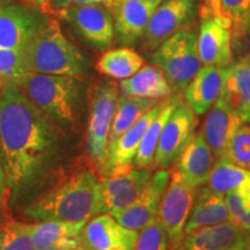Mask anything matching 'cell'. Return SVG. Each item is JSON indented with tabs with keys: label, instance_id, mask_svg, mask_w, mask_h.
I'll use <instances>...</instances> for the list:
<instances>
[{
	"label": "cell",
	"instance_id": "31",
	"mask_svg": "<svg viewBox=\"0 0 250 250\" xmlns=\"http://www.w3.org/2000/svg\"><path fill=\"white\" fill-rule=\"evenodd\" d=\"M220 12L230 22L232 37L241 39L247 35L250 0H220Z\"/></svg>",
	"mask_w": 250,
	"mask_h": 250
},
{
	"label": "cell",
	"instance_id": "18",
	"mask_svg": "<svg viewBox=\"0 0 250 250\" xmlns=\"http://www.w3.org/2000/svg\"><path fill=\"white\" fill-rule=\"evenodd\" d=\"M226 68L202 66L184 92V100L195 115H204L220 98Z\"/></svg>",
	"mask_w": 250,
	"mask_h": 250
},
{
	"label": "cell",
	"instance_id": "13",
	"mask_svg": "<svg viewBox=\"0 0 250 250\" xmlns=\"http://www.w3.org/2000/svg\"><path fill=\"white\" fill-rule=\"evenodd\" d=\"M138 230L121 225L110 214L101 213L87 221L80 233L81 246L89 250H134Z\"/></svg>",
	"mask_w": 250,
	"mask_h": 250
},
{
	"label": "cell",
	"instance_id": "15",
	"mask_svg": "<svg viewBox=\"0 0 250 250\" xmlns=\"http://www.w3.org/2000/svg\"><path fill=\"white\" fill-rule=\"evenodd\" d=\"M159 4L148 0H116L110 11L114 18V34L118 42L132 45L142 39Z\"/></svg>",
	"mask_w": 250,
	"mask_h": 250
},
{
	"label": "cell",
	"instance_id": "33",
	"mask_svg": "<svg viewBox=\"0 0 250 250\" xmlns=\"http://www.w3.org/2000/svg\"><path fill=\"white\" fill-rule=\"evenodd\" d=\"M24 73L23 49L0 50V80L2 83H17Z\"/></svg>",
	"mask_w": 250,
	"mask_h": 250
},
{
	"label": "cell",
	"instance_id": "5",
	"mask_svg": "<svg viewBox=\"0 0 250 250\" xmlns=\"http://www.w3.org/2000/svg\"><path fill=\"white\" fill-rule=\"evenodd\" d=\"M151 59L165 74L171 89L183 92L202 67L196 31L186 28L176 31L155 49Z\"/></svg>",
	"mask_w": 250,
	"mask_h": 250
},
{
	"label": "cell",
	"instance_id": "37",
	"mask_svg": "<svg viewBox=\"0 0 250 250\" xmlns=\"http://www.w3.org/2000/svg\"><path fill=\"white\" fill-rule=\"evenodd\" d=\"M228 250H250L249 247V232L243 234V235L237 240L234 246L230 247Z\"/></svg>",
	"mask_w": 250,
	"mask_h": 250
},
{
	"label": "cell",
	"instance_id": "23",
	"mask_svg": "<svg viewBox=\"0 0 250 250\" xmlns=\"http://www.w3.org/2000/svg\"><path fill=\"white\" fill-rule=\"evenodd\" d=\"M241 124L242 121L228 110L219 100L208 110L202 133L218 161L224 160L228 140Z\"/></svg>",
	"mask_w": 250,
	"mask_h": 250
},
{
	"label": "cell",
	"instance_id": "26",
	"mask_svg": "<svg viewBox=\"0 0 250 250\" xmlns=\"http://www.w3.org/2000/svg\"><path fill=\"white\" fill-rule=\"evenodd\" d=\"M158 103L159 100L118 95L116 109L109 131V143L116 140Z\"/></svg>",
	"mask_w": 250,
	"mask_h": 250
},
{
	"label": "cell",
	"instance_id": "44",
	"mask_svg": "<svg viewBox=\"0 0 250 250\" xmlns=\"http://www.w3.org/2000/svg\"><path fill=\"white\" fill-rule=\"evenodd\" d=\"M2 83H2V81L0 80V89H1V86H2Z\"/></svg>",
	"mask_w": 250,
	"mask_h": 250
},
{
	"label": "cell",
	"instance_id": "29",
	"mask_svg": "<svg viewBox=\"0 0 250 250\" xmlns=\"http://www.w3.org/2000/svg\"><path fill=\"white\" fill-rule=\"evenodd\" d=\"M224 160L250 170V124L242 123L228 140Z\"/></svg>",
	"mask_w": 250,
	"mask_h": 250
},
{
	"label": "cell",
	"instance_id": "9",
	"mask_svg": "<svg viewBox=\"0 0 250 250\" xmlns=\"http://www.w3.org/2000/svg\"><path fill=\"white\" fill-rule=\"evenodd\" d=\"M197 48L202 66L225 67L233 64L230 22L223 15H215L204 8Z\"/></svg>",
	"mask_w": 250,
	"mask_h": 250
},
{
	"label": "cell",
	"instance_id": "34",
	"mask_svg": "<svg viewBox=\"0 0 250 250\" xmlns=\"http://www.w3.org/2000/svg\"><path fill=\"white\" fill-rule=\"evenodd\" d=\"M116 0H49L43 6V11H48L50 13L57 15L65 9L72 6H85V5H104L110 9Z\"/></svg>",
	"mask_w": 250,
	"mask_h": 250
},
{
	"label": "cell",
	"instance_id": "21",
	"mask_svg": "<svg viewBox=\"0 0 250 250\" xmlns=\"http://www.w3.org/2000/svg\"><path fill=\"white\" fill-rule=\"evenodd\" d=\"M85 224L67 221H39L31 225L30 235L34 250L58 248L61 250H76L81 246L80 233Z\"/></svg>",
	"mask_w": 250,
	"mask_h": 250
},
{
	"label": "cell",
	"instance_id": "14",
	"mask_svg": "<svg viewBox=\"0 0 250 250\" xmlns=\"http://www.w3.org/2000/svg\"><path fill=\"white\" fill-rule=\"evenodd\" d=\"M169 179L170 174L167 169H160L152 174L139 198L129 208L111 217L130 229H143L153 218L158 215L159 206L169 183Z\"/></svg>",
	"mask_w": 250,
	"mask_h": 250
},
{
	"label": "cell",
	"instance_id": "32",
	"mask_svg": "<svg viewBox=\"0 0 250 250\" xmlns=\"http://www.w3.org/2000/svg\"><path fill=\"white\" fill-rule=\"evenodd\" d=\"M168 237L158 215L140 229L134 250H168Z\"/></svg>",
	"mask_w": 250,
	"mask_h": 250
},
{
	"label": "cell",
	"instance_id": "3",
	"mask_svg": "<svg viewBox=\"0 0 250 250\" xmlns=\"http://www.w3.org/2000/svg\"><path fill=\"white\" fill-rule=\"evenodd\" d=\"M26 73L80 77L88 68L85 55L62 34L56 19H48L23 49Z\"/></svg>",
	"mask_w": 250,
	"mask_h": 250
},
{
	"label": "cell",
	"instance_id": "8",
	"mask_svg": "<svg viewBox=\"0 0 250 250\" xmlns=\"http://www.w3.org/2000/svg\"><path fill=\"white\" fill-rule=\"evenodd\" d=\"M196 125L195 112L187 103L177 102L161 131L152 167L167 169L173 166L195 134Z\"/></svg>",
	"mask_w": 250,
	"mask_h": 250
},
{
	"label": "cell",
	"instance_id": "27",
	"mask_svg": "<svg viewBox=\"0 0 250 250\" xmlns=\"http://www.w3.org/2000/svg\"><path fill=\"white\" fill-rule=\"evenodd\" d=\"M145 65L138 52L130 48L112 49L104 52L96 64V70L112 79L124 80L132 77Z\"/></svg>",
	"mask_w": 250,
	"mask_h": 250
},
{
	"label": "cell",
	"instance_id": "41",
	"mask_svg": "<svg viewBox=\"0 0 250 250\" xmlns=\"http://www.w3.org/2000/svg\"><path fill=\"white\" fill-rule=\"evenodd\" d=\"M76 250H89V249H87V248H85V247L80 246V247H79V248H77Z\"/></svg>",
	"mask_w": 250,
	"mask_h": 250
},
{
	"label": "cell",
	"instance_id": "43",
	"mask_svg": "<svg viewBox=\"0 0 250 250\" xmlns=\"http://www.w3.org/2000/svg\"><path fill=\"white\" fill-rule=\"evenodd\" d=\"M148 1H155V2H161L162 0H148Z\"/></svg>",
	"mask_w": 250,
	"mask_h": 250
},
{
	"label": "cell",
	"instance_id": "1",
	"mask_svg": "<svg viewBox=\"0 0 250 250\" xmlns=\"http://www.w3.org/2000/svg\"><path fill=\"white\" fill-rule=\"evenodd\" d=\"M48 116L15 83L0 89V160L9 189L18 192L35 180L55 145Z\"/></svg>",
	"mask_w": 250,
	"mask_h": 250
},
{
	"label": "cell",
	"instance_id": "4",
	"mask_svg": "<svg viewBox=\"0 0 250 250\" xmlns=\"http://www.w3.org/2000/svg\"><path fill=\"white\" fill-rule=\"evenodd\" d=\"M18 85L41 111L62 125L76 120V107L81 90L78 77L24 73Z\"/></svg>",
	"mask_w": 250,
	"mask_h": 250
},
{
	"label": "cell",
	"instance_id": "10",
	"mask_svg": "<svg viewBox=\"0 0 250 250\" xmlns=\"http://www.w3.org/2000/svg\"><path fill=\"white\" fill-rule=\"evenodd\" d=\"M76 28L78 33L96 48L104 50L114 39V18L104 5L72 6L57 14Z\"/></svg>",
	"mask_w": 250,
	"mask_h": 250
},
{
	"label": "cell",
	"instance_id": "2",
	"mask_svg": "<svg viewBox=\"0 0 250 250\" xmlns=\"http://www.w3.org/2000/svg\"><path fill=\"white\" fill-rule=\"evenodd\" d=\"M99 181L90 171H79L52 188L24 210L36 221L86 224L100 211Z\"/></svg>",
	"mask_w": 250,
	"mask_h": 250
},
{
	"label": "cell",
	"instance_id": "6",
	"mask_svg": "<svg viewBox=\"0 0 250 250\" xmlns=\"http://www.w3.org/2000/svg\"><path fill=\"white\" fill-rule=\"evenodd\" d=\"M118 86L111 81H100L93 92L86 146L92 161L99 167L105 156L109 131L118 100Z\"/></svg>",
	"mask_w": 250,
	"mask_h": 250
},
{
	"label": "cell",
	"instance_id": "20",
	"mask_svg": "<svg viewBox=\"0 0 250 250\" xmlns=\"http://www.w3.org/2000/svg\"><path fill=\"white\" fill-rule=\"evenodd\" d=\"M245 233L232 221L201 227L184 233L171 250H228Z\"/></svg>",
	"mask_w": 250,
	"mask_h": 250
},
{
	"label": "cell",
	"instance_id": "46",
	"mask_svg": "<svg viewBox=\"0 0 250 250\" xmlns=\"http://www.w3.org/2000/svg\"><path fill=\"white\" fill-rule=\"evenodd\" d=\"M1 1H2V0H0V4H1Z\"/></svg>",
	"mask_w": 250,
	"mask_h": 250
},
{
	"label": "cell",
	"instance_id": "19",
	"mask_svg": "<svg viewBox=\"0 0 250 250\" xmlns=\"http://www.w3.org/2000/svg\"><path fill=\"white\" fill-rule=\"evenodd\" d=\"M214 166V155L202 132L193 134L176 161L175 170L193 187L208 183Z\"/></svg>",
	"mask_w": 250,
	"mask_h": 250
},
{
	"label": "cell",
	"instance_id": "38",
	"mask_svg": "<svg viewBox=\"0 0 250 250\" xmlns=\"http://www.w3.org/2000/svg\"><path fill=\"white\" fill-rule=\"evenodd\" d=\"M206 8L215 15H221L220 12V0H204Z\"/></svg>",
	"mask_w": 250,
	"mask_h": 250
},
{
	"label": "cell",
	"instance_id": "7",
	"mask_svg": "<svg viewBox=\"0 0 250 250\" xmlns=\"http://www.w3.org/2000/svg\"><path fill=\"white\" fill-rule=\"evenodd\" d=\"M197 188L190 184L179 171L171 174L167 189L159 206L158 218L173 247L182 237L196 199Z\"/></svg>",
	"mask_w": 250,
	"mask_h": 250
},
{
	"label": "cell",
	"instance_id": "39",
	"mask_svg": "<svg viewBox=\"0 0 250 250\" xmlns=\"http://www.w3.org/2000/svg\"><path fill=\"white\" fill-rule=\"evenodd\" d=\"M24 1L28 2L30 6H34V7H41L42 8L49 0H24Z\"/></svg>",
	"mask_w": 250,
	"mask_h": 250
},
{
	"label": "cell",
	"instance_id": "35",
	"mask_svg": "<svg viewBox=\"0 0 250 250\" xmlns=\"http://www.w3.org/2000/svg\"><path fill=\"white\" fill-rule=\"evenodd\" d=\"M9 188L7 186V181H6V175L2 168L1 160H0V208L4 206L6 199L8 197Z\"/></svg>",
	"mask_w": 250,
	"mask_h": 250
},
{
	"label": "cell",
	"instance_id": "17",
	"mask_svg": "<svg viewBox=\"0 0 250 250\" xmlns=\"http://www.w3.org/2000/svg\"><path fill=\"white\" fill-rule=\"evenodd\" d=\"M218 100L242 123L250 124V55L228 65Z\"/></svg>",
	"mask_w": 250,
	"mask_h": 250
},
{
	"label": "cell",
	"instance_id": "45",
	"mask_svg": "<svg viewBox=\"0 0 250 250\" xmlns=\"http://www.w3.org/2000/svg\"><path fill=\"white\" fill-rule=\"evenodd\" d=\"M249 247H250V233H249Z\"/></svg>",
	"mask_w": 250,
	"mask_h": 250
},
{
	"label": "cell",
	"instance_id": "16",
	"mask_svg": "<svg viewBox=\"0 0 250 250\" xmlns=\"http://www.w3.org/2000/svg\"><path fill=\"white\" fill-rule=\"evenodd\" d=\"M162 105H164V101L159 102L151 110L146 112L138 122H136L130 129L121 134L116 140L108 144L105 156L100 166V170L103 176L117 168L133 165L134 156L138 151L144 133L147 130L151 122L159 114V111L161 110Z\"/></svg>",
	"mask_w": 250,
	"mask_h": 250
},
{
	"label": "cell",
	"instance_id": "42",
	"mask_svg": "<svg viewBox=\"0 0 250 250\" xmlns=\"http://www.w3.org/2000/svg\"><path fill=\"white\" fill-rule=\"evenodd\" d=\"M44 250H61V249L55 248V247H51V248H46V249H44Z\"/></svg>",
	"mask_w": 250,
	"mask_h": 250
},
{
	"label": "cell",
	"instance_id": "25",
	"mask_svg": "<svg viewBox=\"0 0 250 250\" xmlns=\"http://www.w3.org/2000/svg\"><path fill=\"white\" fill-rule=\"evenodd\" d=\"M208 183L212 191L223 196L236 192L250 202V170L232 162L227 160L215 162Z\"/></svg>",
	"mask_w": 250,
	"mask_h": 250
},
{
	"label": "cell",
	"instance_id": "24",
	"mask_svg": "<svg viewBox=\"0 0 250 250\" xmlns=\"http://www.w3.org/2000/svg\"><path fill=\"white\" fill-rule=\"evenodd\" d=\"M227 221H230V215L224 196L212 191L210 188H204L196 193L195 203L184 227V233Z\"/></svg>",
	"mask_w": 250,
	"mask_h": 250
},
{
	"label": "cell",
	"instance_id": "40",
	"mask_svg": "<svg viewBox=\"0 0 250 250\" xmlns=\"http://www.w3.org/2000/svg\"><path fill=\"white\" fill-rule=\"evenodd\" d=\"M250 34V12H249V18H248V27H247V35Z\"/></svg>",
	"mask_w": 250,
	"mask_h": 250
},
{
	"label": "cell",
	"instance_id": "22",
	"mask_svg": "<svg viewBox=\"0 0 250 250\" xmlns=\"http://www.w3.org/2000/svg\"><path fill=\"white\" fill-rule=\"evenodd\" d=\"M171 90L165 74L154 64H145L132 77L118 83V93L131 98L160 100L170 96Z\"/></svg>",
	"mask_w": 250,
	"mask_h": 250
},
{
	"label": "cell",
	"instance_id": "36",
	"mask_svg": "<svg viewBox=\"0 0 250 250\" xmlns=\"http://www.w3.org/2000/svg\"><path fill=\"white\" fill-rule=\"evenodd\" d=\"M234 225H236L240 229H242L243 232H249L250 233V211L246 212L245 214L241 215L235 223H233Z\"/></svg>",
	"mask_w": 250,
	"mask_h": 250
},
{
	"label": "cell",
	"instance_id": "12",
	"mask_svg": "<svg viewBox=\"0 0 250 250\" xmlns=\"http://www.w3.org/2000/svg\"><path fill=\"white\" fill-rule=\"evenodd\" d=\"M46 20L34 6L0 7V50H22Z\"/></svg>",
	"mask_w": 250,
	"mask_h": 250
},
{
	"label": "cell",
	"instance_id": "28",
	"mask_svg": "<svg viewBox=\"0 0 250 250\" xmlns=\"http://www.w3.org/2000/svg\"><path fill=\"white\" fill-rule=\"evenodd\" d=\"M179 101L180 100H177V98H169L164 101V105H162L161 110L159 111V114L156 115L154 120L151 122L147 130L144 133V137L142 142H140L138 151H137V154L134 156L133 160V164L136 167H152L161 131L164 129L166 122L169 118L171 112H173Z\"/></svg>",
	"mask_w": 250,
	"mask_h": 250
},
{
	"label": "cell",
	"instance_id": "30",
	"mask_svg": "<svg viewBox=\"0 0 250 250\" xmlns=\"http://www.w3.org/2000/svg\"><path fill=\"white\" fill-rule=\"evenodd\" d=\"M30 226L15 220L0 226V250H34Z\"/></svg>",
	"mask_w": 250,
	"mask_h": 250
},
{
	"label": "cell",
	"instance_id": "11",
	"mask_svg": "<svg viewBox=\"0 0 250 250\" xmlns=\"http://www.w3.org/2000/svg\"><path fill=\"white\" fill-rule=\"evenodd\" d=\"M196 0H166L149 19L144 34L145 48L154 50L164 41L188 26L196 11Z\"/></svg>",
	"mask_w": 250,
	"mask_h": 250
}]
</instances>
